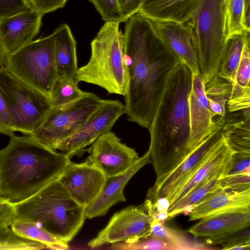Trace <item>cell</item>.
Masks as SVG:
<instances>
[{"label": "cell", "instance_id": "obj_6", "mask_svg": "<svg viewBox=\"0 0 250 250\" xmlns=\"http://www.w3.org/2000/svg\"><path fill=\"white\" fill-rule=\"evenodd\" d=\"M184 23L192 37L205 83L216 74L227 41V0H200Z\"/></svg>", "mask_w": 250, "mask_h": 250}, {"label": "cell", "instance_id": "obj_8", "mask_svg": "<svg viewBox=\"0 0 250 250\" xmlns=\"http://www.w3.org/2000/svg\"><path fill=\"white\" fill-rule=\"evenodd\" d=\"M0 91L15 132L30 135L51 107L49 98L22 82L5 67L0 69Z\"/></svg>", "mask_w": 250, "mask_h": 250}, {"label": "cell", "instance_id": "obj_3", "mask_svg": "<svg viewBox=\"0 0 250 250\" xmlns=\"http://www.w3.org/2000/svg\"><path fill=\"white\" fill-rule=\"evenodd\" d=\"M70 158L29 135L10 137L0 149V195L16 204L57 180Z\"/></svg>", "mask_w": 250, "mask_h": 250}, {"label": "cell", "instance_id": "obj_15", "mask_svg": "<svg viewBox=\"0 0 250 250\" xmlns=\"http://www.w3.org/2000/svg\"><path fill=\"white\" fill-rule=\"evenodd\" d=\"M191 146L194 150L223 122L217 121L211 110L205 93V82L200 73H192V83L188 97Z\"/></svg>", "mask_w": 250, "mask_h": 250}, {"label": "cell", "instance_id": "obj_40", "mask_svg": "<svg viewBox=\"0 0 250 250\" xmlns=\"http://www.w3.org/2000/svg\"><path fill=\"white\" fill-rule=\"evenodd\" d=\"M13 123L5 101L0 91V134L9 136L15 135Z\"/></svg>", "mask_w": 250, "mask_h": 250}, {"label": "cell", "instance_id": "obj_31", "mask_svg": "<svg viewBox=\"0 0 250 250\" xmlns=\"http://www.w3.org/2000/svg\"><path fill=\"white\" fill-rule=\"evenodd\" d=\"M46 245L16 233L8 226H0V250H39Z\"/></svg>", "mask_w": 250, "mask_h": 250}, {"label": "cell", "instance_id": "obj_29", "mask_svg": "<svg viewBox=\"0 0 250 250\" xmlns=\"http://www.w3.org/2000/svg\"><path fill=\"white\" fill-rule=\"evenodd\" d=\"M205 89L210 108L216 115L225 118L227 103L232 91V83L217 74L205 83Z\"/></svg>", "mask_w": 250, "mask_h": 250}, {"label": "cell", "instance_id": "obj_39", "mask_svg": "<svg viewBox=\"0 0 250 250\" xmlns=\"http://www.w3.org/2000/svg\"><path fill=\"white\" fill-rule=\"evenodd\" d=\"M248 170H250V155L233 153L224 176L242 173Z\"/></svg>", "mask_w": 250, "mask_h": 250}, {"label": "cell", "instance_id": "obj_4", "mask_svg": "<svg viewBox=\"0 0 250 250\" xmlns=\"http://www.w3.org/2000/svg\"><path fill=\"white\" fill-rule=\"evenodd\" d=\"M14 204L16 220L32 222L67 243L77 234L86 218L85 208L76 202L58 180Z\"/></svg>", "mask_w": 250, "mask_h": 250}, {"label": "cell", "instance_id": "obj_1", "mask_svg": "<svg viewBox=\"0 0 250 250\" xmlns=\"http://www.w3.org/2000/svg\"><path fill=\"white\" fill-rule=\"evenodd\" d=\"M124 35L125 114L128 121L148 129L168 80L181 62L150 21L138 13L127 20Z\"/></svg>", "mask_w": 250, "mask_h": 250}, {"label": "cell", "instance_id": "obj_5", "mask_svg": "<svg viewBox=\"0 0 250 250\" xmlns=\"http://www.w3.org/2000/svg\"><path fill=\"white\" fill-rule=\"evenodd\" d=\"M119 23L105 22L91 42V55L84 65L78 68L76 78L99 86L111 94L125 96L127 72L125 61L124 35Z\"/></svg>", "mask_w": 250, "mask_h": 250}, {"label": "cell", "instance_id": "obj_26", "mask_svg": "<svg viewBox=\"0 0 250 250\" xmlns=\"http://www.w3.org/2000/svg\"><path fill=\"white\" fill-rule=\"evenodd\" d=\"M246 32L233 35L227 40L216 73L232 84L240 62Z\"/></svg>", "mask_w": 250, "mask_h": 250}, {"label": "cell", "instance_id": "obj_27", "mask_svg": "<svg viewBox=\"0 0 250 250\" xmlns=\"http://www.w3.org/2000/svg\"><path fill=\"white\" fill-rule=\"evenodd\" d=\"M151 236L163 239L168 243L174 250L211 249L204 244L189 238L184 232L167 226L164 221L153 217Z\"/></svg>", "mask_w": 250, "mask_h": 250}, {"label": "cell", "instance_id": "obj_37", "mask_svg": "<svg viewBox=\"0 0 250 250\" xmlns=\"http://www.w3.org/2000/svg\"><path fill=\"white\" fill-rule=\"evenodd\" d=\"M32 9L29 0H0V19Z\"/></svg>", "mask_w": 250, "mask_h": 250}, {"label": "cell", "instance_id": "obj_22", "mask_svg": "<svg viewBox=\"0 0 250 250\" xmlns=\"http://www.w3.org/2000/svg\"><path fill=\"white\" fill-rule=\"evenodd\" d=\"M250 38L246 32L240 62L227 107L229 112L241 111L250 107Z\"/></svg>", "mask_w": 250, "mask_h": 250}, {"label": "cell", "instance_id": "obj_30", "mask_svg": "<svg viewBox=\"0 0 250 250\" xmlns=\"http://www.w3.org/2000/svg\"><path fill=\"white\" fill-rule=\"evenodd\" d=\"M77 81L59 76L56 80L51 91L49 100L52 107L66 105L79 100L90 92L82 90Z\"/></svg>", "mask_w": 250, "mask_h": 250}, {"label": "cell", "instance_id": "obj_13", "mask_svg": "<svg viewBox=\"0 0 250 250\" xmlns=\"http://www.w3.org/2000/svg\"><path fill=\"white\" fill-rule=\"evenodd\" d=\"M91 145L86 161L106 177L125 172L140 158L135 149L123 143L111 131L100 136Z\"/></svg>", "mask_w": 250, "mask_h": 250}, {"label": "cell", "instance_id": "obj_19", "mask_svg": "<svg viewBox=\"0 0 250 250\" xmlns=\"http://www.w3.org/2000/svg\"><path fill=\"white\" fill-rule=\"evenodd\" d=\"M148 163H151V161L147 151L125 172L117 175L106 177L98 197L85 208L86 218L92 219L105 215L113 205L119 202L125 201L124 194L125 185L139 170Z\"/></svg>", "mask_w": 250, "mask_h": 250}, {"label": "cell", "instance_id": "obj_24", "mask_svg": "<svg viewBox=\"0 0 250 250\" xmlns=\"http://www.w3.org/2000/svg\"><path fill=\"white\" fill-rule=\"evenodd\" d=\"M222 134L234 153L250 155V108L242 119L223 120Z\"/></svg>", "mask_w": 250, "mask_h": 250}, {"label": "cell", "instance_id": "obj_7", "mask_svg": "<svg viewBox=\"0 0 250 250\" xmlns=\"http://www.w3.org/2000/svg\"><path fill=\"white\" fill-rule=\"evenodd\" d=\"M4 67L16 78L49 98L58 77L53 33L33 41L7 57Z\"/></svg>", "mask_w": 250, "mask_h": 250}, {"label": "cell", "instance_id": "obj_2", "mask_svg": "<svg viewBox=\"0 0 250 250\" xmlns=\"http://www.w3.org/2000/svg\"><path fill=\"white\" fill-rule=\"evenodd\" d=\"M192 72L180 62L171 74L148 128V151L157 184L194 150L190 141L188 97Z\"/></svg>", "mask_w": 250, "mask_h": 250}, {"label": "cell", "instance_id": "obj_11", "mask_svg": "<svg viewBox=\"0 0 250 250\" xmlns=\"http://www.w3.org/2000/svg\"><path fill=\"white\" fill-rule=\"evenodd\" d=\"M125 114V105L121 102L104 100L75 132L57 145L56 150L64 152L70 159L80 154L100 136L111 131Z\"/></svg>", "mask_w": 250, "mask_h": 250}, {"label": "cell", "instance_id": "obj_18", "mask_svg": "<svg viewBox=\"0 0 250 250\" xmlns=\"http://www.w3.org/2000/svg\"><path fill=\"white\" fill-rule=\"evenodd\" d=\"M250 226V207H240L220 211L205 217L188 231L195 237L213 239Z\"/></svg>", "mask_w": 250, "mask_h": 250}, {"label": "cell", "instance_id": "obj_20", "mask_svg": "<svg viewBox=\"0 0 250 250\" xmlns=\"http://www.w3.org/2000/svg\"><path fill=\"white\" fill-rule=\"evenodd\" d=\"M200 0H147L138 14L154 21L184 23L192 16Z\"/></svg>", "mask_w": 250, "mask_h": 250}, {"label": "cell", "instance_id": "obj_28", "mask_svg": "<svg viewBox=\"0 0 250 250\" xmlns=\"http://www.w3.org/2000/svg\"><path fill=\"white\" fill-rule=\"evenodd\" d=\"M10 227L19 235L41 242L46 245L47 249L65 250L69 248L68 243L59 238L32 222L15 220Z\"/></svg>", "mask_w": 250, "mask_h": 250}, {"label": "cell", "instance_id": "obj_43", "mask_svg": "<svg viewBox=\"0 0 250 250\" xmlns=\"http://www.w3.org/2000/svg\"><path fill=\"white\" fill-rule=\"evenodd\" d=\"M6 57L3 51L0 40V69L5 67Z\"/></svg>", "mask_w": 250, "mask_h": 250}, {"label": "cell", "instance_id": "obj_23", "mask_svg": "<svg viewBox=\"0 0 250 250\" xmlns=\"http://www.w3.org/2000/svg\"><path fill=\"white\" fill-rule=\"evenodd\" d=\"M53 34L58 77H65L77 81V43L69 26L66 24L61 25Z\"/></svg>", "mask_w": 250, "mask_h": 250}, {"label": "cell", "instance_id": "obj_44", "mask_svg": "<svg viewBox=\"0 0 250 250\" xmlns=\"http://www.w3.org/2000/svg\"><path fill=\"white\" fill-rule=\"evenodd\" d=\"M147 0H142V4Z\"/></svg>", "mask_w": 250, "mask_h": 250}, {"label": "cell", "instance_id": "obj_42", "mask_svg": "<svg viewBox=\"0 0 250 250\" xmlns=\"http://www.w3.org/2000/svg\"><path fill=\"white\" fill-rule=\"evenodd\" d=\"M122 13L128 20L138 13L141 5L142 0H118Z\"/></svg>", "mask_w": 250, "mask_h": 250}, {"label": "cell", "instance_id": "obj_34", "mask_svg": "<svg viewBox=\"0 0 250 250\" xmlns=\"http://www.w3.org/2000/svg\"><path fill=\"white\" fill-rule=\"evenodd\" d=\"M105 22H122L127 20L124 16L118 0H89Z\"/></svg>", "mask_w": 250, "mask_h": 250}, {"label": "cell", "instance_id": "obj_10", "mask_svg": "<svg viewBox=\"0 0 250 250\" xmlns=\"http://www.w3.org/2000/svg\"><path fill=\"white\" fill-rule=\"evenodd\" d=\"M153 215L144 203L130 206L115 213L107 225L88 245L92 249L117 243L132 244L149 237Z\"/></svg>", "mask_w": 250, "mask_h": 250}, {"label": "cell", "instance_id": "obj_9", "mask_svg": "<svg viewBox=\"0 0 250 250\" xmlns=\"http://www.w3.org/2000/svg\"><path fill=\"white\" fill-rule=\"evenodd\" d=\"M104 101L89 93L66 105L52 107L29 136L42 145L56 150L57 145L75 132Z\"/></svg>", "mask_w": 250, "mask_h": 250}, {"label": "cell", "instance_id": "obj_33", "mask_svg": "<svg viewBox=\"0 0 250 250\" xmlns=\"http://www.w3.org/2000/svg\"><path fill=\"white\" fill-rule=\"evenodd\" d=\"M246 0H227V40L233 35L242 34L244 31L242 22Z\"/></svg>", "mask_w": 250, "mask_h": 250}, {"label": "cell", "instance_id": "obj_41", "mask_svg": "<svg viewBox=\"0 0 250 250\" xmlns=\"http://www.w3.org/2000/svg\"><path fill=\"white\" fill-rule=\"evenodd\" d=\"M67 0H29L32 8L42 15L64 6Z\"/></svg>", "mask_w": 250, "mask_h": 250}, {"label": "cell", "instance_id": "obj_17", "mask_svg": "<svg viewBox=\"0 0 250 250\" xmlns=\"http://www.w3.org/2000/svg\"><path fill=\"white\" fill-rule=\"evenodd\" d=\"M157 35L192 73H200L198 56L190 32L185 23L150 20Z\"/></svg>", "mask_w": 250, "mask_h": 250}, {"label": "cell", "instance_id": "obj_25", "mask_svg": "<svg viewBox=\"0 0 250 250\" xmlns=\"http://www.w3.org/2000/svg\"><path fill=\"white\" fill-rule=\"evenodd\" d=\"M219 178L206 180L192 188L179 200L168 206V218L179 214H188L192 208L215 192L221 189Z\"/></svg>", "mask_w": 250, "mask_h": 250}, {"label": "cell", "instance_id": "obj_14", "mask_svg": "<svg viewBox=\"0 0 250 250\" xmlns=\"http://www.w3.org/2000/svg\"><path fill=\"white\" fill-rule=\"evenodd\" d=\"M105 179L100 169L85 161H70L57 180L76 202L86 208L98 197Z\"/></svg>", "mask_w": 250, "mask_h": 250}, {"label": "cell", "instance_id": "obj_32", "mask_svg": "<svg viewBox=\"0 0 250 250\" xmlns=\"http://www.w3.org/2000/svg\"><path fill=\"white\" fill-rule=\"evenodd\" d=\"M210 244H222V250H250V227L213 239H207Z\"/></svg>", "mask_w": 250, "mask_h": 250}, {"label": "cell", "instance_id": "obj_36", "mask_svg": "<svg viewBox=\"0 0 250 250\" xmlns=\"http://www.w3.org/2000/svg\"><path fill=\"white\" fill-rule=\"evenodd\" d=\"M250 170L235 174L227 175L220 179L222 189L243 190L250 188Z\"/></svg>", "mask_w": 250, "mask_h": 250}, {"label": "cell", "instance_id": "obj_16", "mask_svg": "<svg viewBox=\"0 0 250 250\" xmlns=\"http://www.w3.org/2000/svg\"><path fill=\"white\" fill-rule=\"evenodd\" d=\"M43 16L32 9L0 19V40L6 57L34 41Z\"/></svg>", "mask_w": 250, "mask_h": 250}, {"label": "cell", "instance_id": "obj_35", "mask_svg": "<svg viewBox=\"0 0 250 250\" xmlns=\"http://www.w3.org/2000/svg\"><path fill=\"white\" fill-rule=\"evenodd\" d=\"M111 249L121 250H174L170 244L166 241L151 235L146 239L134 243H117L112 244Z\"/></svg>", "mask_w": 250, "mask_h": 250}, {"label": "cell", "instance_id": "obj_21", "mask_svg": "<svg viewBox=\"0 0 250 250\" xmlns=\"http://www.w3.org/2000/svg\"><path fill=\"white\" fill-rule=\"evenodd\" d=\"M240 207H250V188L220 189L195 206L188 215L189 221H194L220 211Z\"/></svg>", "mask_w": 250, "mask_h": 250}, {"label": "cell", "instance_id": "obj_12", "mask_svg": "<svg viewBox=\"0 0 250 250\" xmlns=\"http://www.w3.org/2000/svg\"><path fill=\"white\" fill-rule=\"evenodd\" d=\"M223 123L173 171L148 189L145 203L151 211L158 200L165 199L167 202L223 139Z\"/></svg>", "mask_w": 250, "mask_h": 250}, {"label": "cell", "instance_id": "obj_38", "mask_svg": "<svg viewBox=\"0 0 250 250\" xmlns=\"http://www.w3.org/2000/svg\"><path fill=\"white\" fill-rule=\"evenodd\" d=\"M16 217L15 204L0 195V226H10Z\"/></svg>", "mask_w": 250, "mask_h": 250}]
</instances>
